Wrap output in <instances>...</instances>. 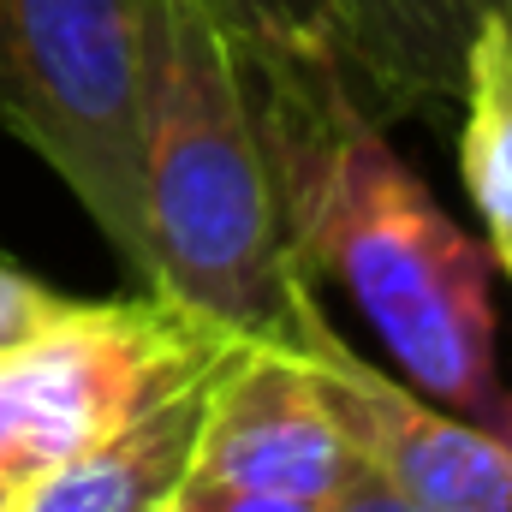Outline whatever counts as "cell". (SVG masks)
Masks as SVG:
<instances>
[{"instance_id": "6da1fadb", "label": "cell", "mask_w": 512, "mask_h": 512, "mask_svg": "<svg viewBox=\"0 0 512 512\" xmlns=\"http://www.w3.org/2000/svg\"><path fill=\"white\" fill-rule=\"evenodd\" d=\"M245 66L292 262L364 310L423 399L512 441L489 251L399 161L334 36L245 42Z\"/></svg>"}, {"instance_id": "7a4b0ae2", "label": "cell", "mask_w": 512, "mask_h": 512, "mask_svg": "<svg viewBox=\"0 0 512 512\" xmlns=\"http://www.w3.org/2000/svg\"><path fill=\"white\" fill-rule=\"evenodd\" d=\"M137 221L143 292L245 346L292 340L316 280L286 245L245 42L203 0H167L161 12Z\"/></svg>"}, {"instance_id": "3957f363", "label": "cell", "mask_w": 512, "mask_h": 512, "mask_svg": "<svg viewBox=\"0 0 512 512\" xmlns=\"http://www.w3.org/2000/svg\"><path fill=\"white\" fill-rule=\"evenodd\" d=\"M167 0H0V131L143 262L137 179Z\"/></svg>"}, {"instance_id": "277c9868", "label": "cell", "mask_w": 512, "mask_h": 512, "mask_svg": "<svg viewBox=\"0 0 512 512\" xmlns=\"http://www.w3.org/2000/svg\"><path fill=\"white\" fill-rule=\"evenodd\" d=\"M239 346L161 292L72 298L36 340L0 358V477L36 483L167 393L203 382Z\"/></svg>"}, {"instance_id": "5b68a950", "label": "cell", "mask_w": 512, "mask_h": 512, "mask_svg": "<svg viewBox=\"0 0 512 512\" xmlns=\"http://www.w3.org/2000/svg\"><path fill=\"white\" fill-rule=\"evenodd\" d=\"M286 352L304 358L322 399L334 405L352 453L393 495L423 512H512V441L423 399L411 382L358 358L310 298Z\"/></svg>"}, {"instance_id": "8992f818", "label": "cell", "mask_w": 512, "mask_h": 512, "mask_svg": "<svg viewBox=\"0 0 512 512\" xmlns=\"http://www.w3.org/2000/svg\"><path fill=\"white\" fill-rule=\"evenodd\" d=\"M352 471L358 453L298 352L239 346L209 376L191 477L298 495V501H334L352 483Z\"/></svg>"}, {"instance_id": "52a82bcc", "label": "cell", "mask_w": 512, "mask_h": 512, "mask_svg": "<svg viewBox=\"0 0 512 512\" xmlns=\"http://www.w3.org/2000/svg\"><path fill=\"white\" fill-rule=\"evenodd\" d=\"M328 36L376 120L459 102L465 48L489 0H322Z\"/></svg>"}, {"instance_id": "ba28073f", "label": "cell", "mask_w": 512, "mask_h": 512, "mask_svg": "<svg viewBox=\"0 0 512 512\" xmlns=\"http://www.w3.org/2000/svg\"><path fill=\"white\" fill-rule=\"evenodd\" d=\"M209 376L167 393L161 405L131 417L126 429L102 435L96 447H84L66 465L24 483L12 512H167L173 495L185 489L191 465H197V429H203V405H209Z\"/></svg>"}, {"instance_id": "9c48e42d", "label": "cell", "mask_w": 512, "mask_h": 512, "mask_svg": "<svg viewBox=\"0 0 512 512\" xmlns=\"http://www.w3.org/2000/svg\"><path fill=\"white\" fill-rule=\"evenodd\" d=\"M459 179L483 221V251L512 280V30L489 6L465 48L459 84Z\"/></svg>"}, {"instance_id": "30bf717a", "label": "cell", "mask_w": 512, "mask_h": 512, "mask_svg": "<svg viewBox=\"0 0 512 512\" xmlns=\"http://www.w3.org/2000/svg\"><path fill=\"white\" fill-rule=\"evenodd\" d=\"M239 42H298L328 36L322 0H203Z\"/></svg>"}, {"instance_id": "8fae6325", "label": "cell", "mask_w": 512, "mask_h": 512, "mask_svg": "<svg viewBox=\"0 0 512 512\" xmlns=\"http://www.w3.org/2000/svg\"><path fill=\"white\" fill-rule=\"evenodd\" d=\"M72 298H60L54 286H42L36 274H24V268H12V262H0V358L6 352H18L24 340H36L60 310H66Z\"/></svg>"}, {"instance_id": "7c38bea8", "label": "cell", "mask_w": 512, "mask_h": 512, "mask_svg": "<svg viewBox=\"0 0 512 512\" xmlns=\"http://www.w3.org/2000/svg\"><path fill=\"white\" fill-rule=\"evenodd\" d=\"M167 512H322V501L268 495V489H239V483H215V477H185V489L173 495Z\"/></svg>"}, {"instance_id": "4fadbf2b", "label": "cell", "mask_w": 512, "mask_h": 512, "mask_svg": "<svg viewBox=\"0 0 512 512\" xmlns=\"http://www.w3.org/2000/svg\"><path fill=\"white\" fill-rule=\"evenodd\" d=\"M322 512H423V507H411L405 495H393L382 477L358 459V471H352V483L334 495V501H322Z\"/></svg>"}, {"instance_id": "5bb4252c", "label": "cell", "mask_w": 512, "mask_h": 512, "mask_svg": "<svg viewBox=\"0 0 512 512\" xmlns=\"http://www.w3.org/2000/svg\"><path fill=\"white\" fill-rule=\"evenodd\" d=\"M18 507V483H12V477H0V512H12Z\"/></svg>"}, {"instance_id": "9a60e30c", "label": "cell", "mask_w": 512, "mask_h": 512, "mask_svg": "<svg viewBox=\"0 0 512 512\" xmlns=\"http://www.w3.org/2000/svg\"><path fill=\"white\" fill-rule=\"evenodd\" d=\"M489 6H495V12L507 18V30H512V0H489Z\"/></svg>"}]
</instances>
